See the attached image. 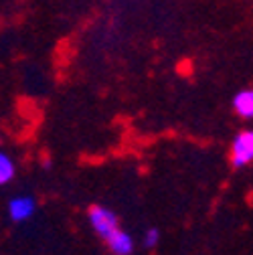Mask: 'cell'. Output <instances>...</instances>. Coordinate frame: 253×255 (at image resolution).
I'll use <instances>...</instances> for the list:
<instances>
[{
    "instance_id": "obj_5",
    "label": "cell",
    "mask_w": 253,
    "mask_h": 255,
    "mask_svg": "<svg viewBox=\"0 0 253 255\" xmlns=\"http://www.w3.org/2000/svg\"><path fill=\"white\" fill-rule=\"evenodd\" d=\"M233 110L243 120H253V89H241L233 98Z\"/></svg>"
},
{
    "instance_id": "obj_7",
    "label": "cell",
    "mask_w": 253,
    "mask_h": 255,
    "mask_svg": "<svg viewBox=\"0 0 253 255\" xmlns=\"http://www.w3.org/2000/svg\"><path fill=\"white\" fill-rule=\"evenodd\" d=\"M158 243H160V231H158L156 227H150L144 231V237H142V245L146 249H154Z\"/></svg>"
},
{
    "instance_id": "obj_2",
    "label": "cell",
    "mask_w": 253,
    "mask_h": 255,
    "mask_svg": "<svg viewBox=\"0 0 253 255\" xmlns=\"http://www.w3.org/2000/svg\"><path fill=\"white\" fill-rule=\"evenodd\" d=\"M253 162V130L239 132L231 144V166L245 168Z\"/></svg>"
},
{
    "instance_id": "obj_8",
    "label": "cell",
    "mask_w": 253,
    "mask_h": 255,
    "mask_svg": "<svg viewBox=\"0 0 253 255\" xmlns=\"http://www.w3.org/2000/svg\"><path fill=\"white\" fill-rule=\"evenodd\" d=\"M43 168L49 170V168H51V160H45V162H43Z\"/></svg>"
},
{
    "instance_id": "obj_6",
    "label": "cell",
    "mask_w": 253,
    "mask_h": 255,
    "mask_svg": "<svg viewBox=\"0 0 253 255\" xmlns=\"http://www.w3.org/2000/svg\"><path fill=\"white\" fill-rule=\"evenodd\" d=\"M14 172H16V168H14L12 158L4 152H0V186L10 182L14 178Z\"/></svg>"
},
{
    "instance_id": "obj_3",
    "label": "cell",
    "mask_w": 253,
    "mask_h": 255,
    "mask_svg": "<svg viewBox=\"0 0 253 255\" xmlns=\"http://www.w3.org/2000/svg\"><path fill=\"white\" fill-rule=\"evenodd\" d=\"M35 209H37V203L33 197H14L10 203H8V217L14 221V223H22L26 219H30L35 215Z\"/></svg>"
},
{
    "instance_id": "obj_4",
    "label": "cell",
    "mask_w": 253,
    "mask_h": 255,
    "mask_svg": "<svg viewBox=\"0 0 253 255\" xmlns=\"http://www.w3.org/2000/svg\"><path fill=\"white\" fill-rule=\"evenodd\" d=\"M106 245L110 247V251L114 255H132V251H134V239H132V235L122 231V229L114 231L106 239Z\"/></svg>"
},
{
    "instance_id": "obj_1",
    "label": "cell",
    "mask_w": 253,
    "mask_h": 255,
    "mask_svg": "<svg viewBox=\"0 0 253 255\" xmlns=\"http://www.w3.org/2000/svg\"><path fill=\"white\" fill-rule=\"evenodd\" d=\"M87 217H89V223H91V229L98 233L100 239H108L114 231L120 229V221H118V215L114 211H110L108 207H102V205H93L89 207L87 211Z\"/></svg>"
}]
</instances>
